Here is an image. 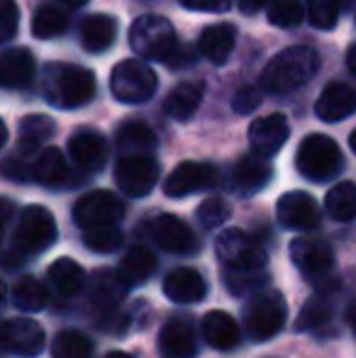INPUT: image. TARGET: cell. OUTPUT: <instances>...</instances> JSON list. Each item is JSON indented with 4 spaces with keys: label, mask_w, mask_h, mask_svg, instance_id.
Returning a JSON list of instances; mask_svg holds the SVG:
<instances>
[{
    "label": "cell",
    "mask_w": 356,
    "mask_h": 358,
    "mask_svg": "<svg viewBox=\"0 0 356 358\" xmlns=\"http://www.w3.org/2000/svg\"><path fill=\"white\" fill-rule=\"evenodd\" d=\"M234 39H237V29H234L229 22L208 24V27L200 32L198 52L203 54L208 62L225 64L234 49Z\"/></svg>",
    "instance_id": "23"
},
{
    "label": "cell",
    "mask_w": 356,
    "mask_h": 358,
    "mask_svg": "<svg viewBox=\"0 0 356 358\" xmlns=\"http://www.w3.org/2000/svg\"><path fill=\"white\" fill-rule=\"evenodd\" d=\"M52 356L54 358H90L93 356V344L88 336H83L81 331L66 329L62 334H57L52 344Z\"/></svg>",
    "instance_id": "37"
},
{
    "label": "cell",
    "mask_w": 356,
    "mask_h": 358,
    "mask_svg": "<svg viewBox=\"0 0 356 358\" xmlns=\"http://www.w3.org/2000/svg\"><path fill=\"white\" fill-rule=\"evenodd\" d=\"M271 176H273V169L266 161V156L262 154H249V156H242L237 161L232 171V183L237 188V193L242 195H254L259 190H264L269 185Z\"/></svg>",
    "instance_id": "20"
},
{
    "label": "cell",
    "mask_w": 356,
    "mask_h": 358,
    "mask_svg": "<svg viewBox=\"0 0 356 358\" xmlns=\"http://www.w3.org/2000/svg\"><path fill=\"white\" fill-rule=\"evenodd\" d=\"M69 164L57 146H47L32 161V178L47 188H62L69 183Z\"/></svg>",
    "instance_id": "26"
},
{
    "label": "cell",
    "mask_w": 356,
    "mask_h": 358,
    "mask_svg": "<svg viewBox=\"0 0 356 358\" xmlns=\"http://www.w3.org/2000/svg\"><path fill=\"white\" fill-rule=\"evenodd\" d=\"M159 88V76L147 62L124 59L110 73V90L120 103L142 105L154 98Z\"/></svg>",
    "instance_id": "5"
},
{
    "label": "cell",
    "mask_w": 356,
    "mask_h": 358,
    "mask_svg": "<svg viewBox=\"0 0 356 358\" xmlns=\"http://www.w3.org/2000/svg\"><path fill=\"white\" fill-rule=\"evenodd\" d=\"M203 95H205L203 80H183V83H178L176 88L166 95V100H164V113L171 120L185 122V120L200 108Z\"/></svg>",
    "instance_id": "25"
},
{
    "label": "cell",
    "mask_w": 356,
    "mask_h": 358,
    "mask_svg": "<svg viewBox=\"0 0 356 358\" xmlns=\"http://www.w3.org/2000/svg\"><path fill=\"white\" fill-rule=\"evenodd\" d=\"M118 149L120 156H134V154H152L157 149V134L144 122H124L118 129Z\"/></svg>",
    "instance_id": "29"
},
{
    "label": "cell",
    "mask_w": 356,
    "mask_h": 358,
    "mask_svg": "<svg viewBox=\"0 0 356 358\" xmlns=\"http://www.w3.org/2000/svg\"><path fill=\"white\" fill-rule=\"evenodd\" d=\"M20 22V10L15 5V0H0V39L10 42L17 32Z\"/></svg>",
    "instance_id": "42"
},
{
    "label": "cell",
    "mask_w": 356,
    "mask_h": 358,
    "mask_svg": "<svg viewBox=\"0 0 356 358\" xmlns=\"http://www.w3.org/2000/svg\"><path fill=\"white\" fill-rule=\"evenodd\" d=\"M218 180V171L215 166L203 164V161H183L171 171L166 180H164V193L169 198H185L190 193H198Z\"/></svg>",
    "instance_id": "14"
},
{
    "label": "cell",
    "mask_w": 356,
    "mask_h": 358,
    "mask_svg": "<svg viewBox=\"0 0 356 358\" xmlns=\"http://www.w3.org/2000/svg\"><path fill=\"white\" fill-rule=\"evenodd\" d=\"M203 336L213 349L229 351L239 344V324L232 315L222 310H213L203 320Z\"/></svg>",
    "instance_id": "27"
},
{
    "label": "cell",
    "mask_w": 356,
    "mask_h": 358,
    "mask_svg": "<svg viewBox=\"0 0 356 358\" xmlns=\"http://www.w3.org/2000/svg\"><path fill=\"white\" fill-rule=\"evenodd\" d=\"M290 261L300 271L305 280L318 283L320 287H329L327 280L334 271V251L325 239L318 236H298L290 241Z\"/></svg>",
    "instance_id": "8"
},
{
    "label": "cell",
    "mask_w": 356,
    "mask_h": 358,
    "mask_svg": "<svg viewBox=\"0 0 356 358\" xmlns=\"http://www.w3.org/2000/svg\"><path fill=\"white\" fill-rule=\"evenodd\" d=\"M337 3H339V8H342V13H344V10L352 8V5L356 3V0H337Z\"/></svg>",
    "instance_id": "52"
},
{
    "label": "cell",
    "mask_w": 356,
    "mask_h": 358,
    "mask_svg": "<svg viewBox=\"0 0 356 358\" xmlns=\"http://www.w3.org/2000/svg\"><path fill=\"white\" fill-rule=\"evenodd\" d=\"M3 173L8 176L10 180H34L32 178V164H27V161L20 159V156H10V159H5Z\"/></svg>",
    "instance_id": "44"
},
{
    "label": "cell",
    "mask_w": 356,
    "mask_h": 358,
    "mask_svg": "<svg viewBox=\"0 0 356 358\" xmlns=\"http://www.w3.org/2000/svg\"><path fill=\"white\" fill-rule=\"evenodd\" d=\"M34 78V57L24 47H10L0 57V83L8 90L24 88Z\"/></svg>",
    "instance_id": "21"
},
{
    "label": "cell",
    "mask_w": 356,
    "mask_h": 358,
    "mask_svg": "<svg viewBox=\"0 0 356 358\" xmlns=\"http://www.w3.org/2000/svg\"><path fill=\"white\" fill-rule=\"evenodd\" d=\"M347 66H349V71L356 76V44L347 52Z\"/></svg>",
    "instance_id": "48"
},
{
    "label": "cell",
    "mask_w": 356,
    "mask_h": 358,
    "mask_svg": "<svg viewBox=\"0 0 356 358\" xmlns=\"http://www.w3.org/2000/svg\"><path fill=\"white\" fill-rule=\"evenodd\" d=\"M208 292V285H205V278L193 268H176L166 275L164 280V295L171 302H178V305H193V302H200Z\"/></svg>",
    "instance_id": "22"
},
{
    "label": "cell",
    "mask_w": 356,
    "mask_h": 358,
    "mask_svg": "<svg viewBox=\"0 0 356 358\" xmlns=\"http://www.w3.org/2000/svg\"><path fill=\"white\" fill-rule=\"evenodd\" d=\"M157 271V256L149 246L134 244L127 249V254L120 259L118 266V275L124 280L127 285H139L144 280L152 278V273Z\"/></svg>",
    "instance_id": "28"
},
{
    "label": "cell",
    "mask_w": 356,
    "mask_h": 358,
    "mask_svg": "<svg viewBox=\"0 0 356 358\" xmlns=\"http://www.w3.org/2000/svg\"><path fill=\"white\" fill-rule=\"evenodd\" d=\"M315 113L322 122H342L344 117L356 113V90L349 83L334 80L320 93Z\"/></svg>",
    "instance_id": "19"
},
{
    "label": "cell",
    "mask_w": 356,
    "mask_h": 358,
    "mask_svg": "<svg viewBox=\"0 0 356 358\" xmlns=\"http://www.w3.org/2000/svg\"><path fill=\"white\" fill-rule=\"evenodd\" d=\"M108 142L100 132L95 129H78V132L71 134L69 139V154H71V161L86 173H98L100 169L108 161Z\"/></svg>",
    "instance_id": "18"
},
{
    "label": "cell",
    "mask_w": 356,
    "mask_h": 358,
    "mask_svg": "<svg viewBox=\"0 0 356 358\" xmlns=\"http://www.w3.org/2000/svg\"><path fill=\"white\" fill-rule=\"evenodd\" d=\"M329 287H320L318 295H313L308 302L303 305L300 310L298 320H295V329L298 331H313V329H320L329 322L334 312V305H332V295H329Z\"/></svg>",
    "instance_id": "30"
},
{
    "label": "cell",
    "mask_w": 356,
    "mask_h": 358,
    "mask_svg": "<svg viewBox=\"0 0 356 358\" xmlns=\"http://www.w3.org/2000/svg\"><path fill=\"white\" fill-rule=\"evenodd\" d=\"M229 220V205L222 198L213 195V198H205L198 208V222L203 229H218L225 222Z\"/></svg>",
    "instance_id": "41"
},
{
    "label": "cell",
    "mask_w": 356,
    "mask_h": 358,
    "mask_svg": "<svg viewBox=\"0 0 356 358\" xmlns=\"http://www.w3.org/2000/svg\"><path fill=\"white\" fill-rule=\"evenodd\" d=\"M49 280H52V285L57 287L64 297H73L86 285V271L73 259L64 256V259H57L49 266Z\"/></svg>",
    "instance_id": "31"
},
{
    "label": "cell",
    "mask_w": 356,
    "mask_h": 358,
    "mask_svg": "<svg viewBox=\"0 0 356 358\" xmlns=\"http://www.w3.org/2000/svg\"><path fill=\"white\" fill-rule=\"evenodd\" d=\"M262 105V93H259L254 85H247V88H239L234 93V100H232V108L234 113L239 115H252L254 110Z\"/></svg>",
    "instance_id": "43"
},
{
    "label": "cell",
    "mask_w": 356,
    "mask_h": 358,
    "mask_svg": "<svg viewBox=\"0 0 356 358\" xmlns=\"http://www.w3.org/2000/svg\"><path fill=\"white\" fill-rule=\"evenodd\" d=\"M318 52L313 47H305V44H295V47L276 54L266 64V69L262 71V88L276 95L298 90L318 73Z\"/></svg>",
    "instance_id": "2"
},
{
    "label": "cell",
    "mask_w": 356,
    "mask_h": 358,
    "mask_svg": "<svg viewBox=\"0 0 356 358\" xmlns=\"http://www.w3.org/2000/svg\"><path fill=\"white\" fill-rule=\"evenodd\" d=\"M159 354L162 358H195L198 354V331L190 317H171L159 331Z\"/></svg>",
    "instance_id": "15"
},
{
    "label": "cell",
    "mask_w": 356,
    "mask_h": 358,
    "mask_svg": "<svg viewBox=\"0 0 356 358\" xmlns=\"http://www.w3.org/2000/svg\"><path fill=\"white\" fill-rule=\"evenodd\" d=\"M124 217V203L110 190H90L73 205V222L83 229L98 224H118Z\"/></svg>",
    "instance_id": "11"
},
{
    "label": "cell",
    "mask_w": 356,
    "mask_h": 358,
    "mask_svg": "<svg viewBox=\"0 0 356 358\" xmlns=\"http://www.w3.org/2000/svg\"><path fill=\"white\" fill-rule=\"evenodd\" d=\"M13 302L24 312H39L47 307L49 302V290L34 275H22L17 283L13 285Z\"/></svg>",
    "instance_id": "33"
},
{
    "label": "cell",
    "mask_w": 356,
    "mask_h": 358,
    "mask_svg": "<svg viewBox=\"0 0 356 358\" xmlns=\"http://www.w3.org/2000/svg\"><path fill=\"white\" fill-rule=\"evenodd\" d=\"M347 320H349V327H352V331H354V336H356V305L349 307V312H347Z\"/></svg>",
    "instance_id": "49"
},
{
    "label": "cell",
    "mask_w": 356,
    "mask_h": 358,
    "mask_svg": "<svg viewBox=\"0 0 356 358\" xmlns=\"http://www.w3.org/2000/svg\"><path fill=\"white\" fill-rule=\"evenodd\" d=\"M295 169L303 178L315 180V183H327V180L337 178L342 173V149L327 134H308L298 146Z\"/></svg>",
    "instance_id": "3"
},
{
    "label": "cell",
    "mask_w": 356,
    "mask_h": 358,
    "mask_svg": "<svg viewBox=\"0 0 356 358\" xmlns=\"http://www.w3.org/2000/svg\"><path fill=\"white\" fill-rule=\"evenodd\" d=\"M44 329L29 317H13L3 324V349L20 358H34L44 349Z\"/></svg>",
    "instance_id": "13"
},
{
    "label": "cell",
    "mask_w": 356,
    "mask_h": 358,
    "mask_svg": "<svg viewBox=\"0 0 356 358\" xmlns=\"http://www.w3.org/2000/svg\"><path fill=\"white\" fill-rule=\"evenodd\" d=\"M59 229L57 220L42 205H29L24 208L17 217V227H15V251H17L22 259L32 254H42L49 246L57 241Z\"/></svg>",
    "instance_id": "6"
},
{
    "label": "cell",
    "mask_w": 356,
    "mask_h": 358,
    "mask_svg": "<svg viewBox=\"0 0 356 358\" xmlns=\"http://www.w3.org/2000/svg\"><path fill=\"white\" fill-rule=\"evenodd\" d=\"M83 244L95 254H113L122 246V231L118 224H98L83 229Z\"/></svg>",
    "instance_id": "36"
},
{
    "label": "cell",
    "mask_w": 356,
    "mask_h": 358,
    "mask_svg": "<svg viewBox=\"0 0 356 358\" xmlns=\"http://www.w3.org/2000/svg\"><path fill=\"white\" fill-rule=\"evenodd\" d=\"M69 27V17L57 5H42L32 17V34L37 39H54Z\"/></svg>",
    "instance_id": "35"
},
{
    "label": "cell",
    "mask_w": 356,
    "mask_h": 358,
    "mask_svg": "<svg viewBox=\"0 0 356 358\" xmlns=\"http://www.w3.org/2000/svg\"><path fill=\"white\" fill-rule=\"evenodd\" d=\"M178 44L176 29L162 15H142L129 27V47L139 59H147V62L166 64Z\"/></svg>",
    "instance_id": "4"
},
{
    "label": "cell",
    "mask_w": 356,
    "mask_h": 358,
    "mask_svg": "<svg viewBox=\"0 0 356 358\" xmlns=\"http://www.w3.org/2000/svg\"><path fill=\"white\" fill-rule=\"evenodd\" d=\"M193 59H195L193 49L183 47V44H178V49L171 54V59L166 62V66L169 69H185V66H190V64H193Z\"/></svg>",
    "instance_id": "46"
},
{
    "label": "cell",
    "mask_w": 356,
    "mask_h": 358,
    "mask_svg": "<svg viewBox=\"0 0 356 358\" xmlns=\"http://www.w3.org/2000/svg\"><path fill=\"white\" fill-rule=\"evenodd\" d=\"M105 358H134L132 354H127V351H110Z\"/></svg>",
    "instance_id": "50"
},
{
    "label": "cell",
    "mask_w": 356,
    "mask_h": 358,
    "mask_svg": "<svg viewBox=\"0 0 356 358\" xmlns=\"http://www.w3.org/2000/svg\"><path fill=\"white\" fill-rule=\"evenodd\" d=\"M305 5H308L310 22L318 29H332L342 13L337 0H305Z\"/></svg>",
    "instance_id": "40"
},
{
    "label": "cell",
    "mask_w": 356,
    "mask_h": 358,
    "mask_svg": "<svg viewBox=\"0 0 356 358\" xmlns=\"http://www.w3.org/2000/svg\"><path fill=\"white\" fill-rule=\"evenodd\" d=\"M305 8L308 5L303 0H271L269 3V22L276 24V27H298L305 17Z\"/></svg>",
    "instance_id": "38"
},
{
    "label": "cell",
    "mask_w": 356,
    "mask_h": 358,
    "mask_svg": "<svg viewBox=\"0 0 356 358\" xmlns=\"http://www.w3.org/2000/svg\"><path fill=\"white\" fill-rule=\"evenodd\" d=\"M349 149H352L354 154H356V129H354L352 134H349Z\"/></svg>",
    "instance_id": "53"
},
{
    "label": "cell",
    "mask_w": 356,
    "mask_h": 358,
    "mask_svg": "<svg viewBox=\"0 0 356 358\" xmlns=\"http://www.w3.org/2000/svg\"><path fill=\"white\" fill-rule=\"evenodd\" d=\"M288 120L280 113L266 115V117H259L249 124V146H252L254 154L262 156H273L283 149V144L288 142Z\"/></svg>",
    "instance_id": "17"
},
{
    "label": "cell",
    "mask_w": 356,
    "mask_h": 358,
    "mask_svg": "<svg viewBox=\"0 0 356 358\" xmlns=\"http://www.w3.org/2000/svg\"><path fill=\"white\" fill-rule=\"evenodd\" d=\"M39 88L49 105L59 110L83 108L95 95V76L93 71L76 64L54 62L47 64L39 78Z\"/></svg>",
    "instance_id": "1"
},
{
    "label": "cell",
    "mask_w": 356,
    "mask_h": 358,
    "mask_svg": "<svg viewBox=\"0 0 356 358\" xmlns=\"http://www.w3.org/2000/svg\"><path fill=\"white\" fill-rule=\"evenodd\" d=\"M325 208H327V215L337 222L356 220V183L342 180L334 185L325 198Z\"/></svg>",
    "instance_id": "34"
},
{
    "label": "cell",
    "mask_w": 356,
    "mask_h": 358,
    "mask_svg": "<svg viewBox=\"0 0 356 358\" xmlns=\"http://www.w3.org/2000/svg\"><path fill=\"white\" fill-rule=\"evenodd\" d=\"M180 5L198 13H227L232 10V0H180Z\"/></svg>",
    "instance_id": "45"
},
{
    "label": "cell",
    "mask_w": 356,
    "mask_h": 358,
    "mask_svg": "<svg viewBox=\"0 0 356 358\" xmlns=\"http://www.w3.org/2000/svg\"><path fill=\"white\" fill-rule=\"evenodd\" d=\"M152 239L164 251L178 256H188L198 249V239H195L193 229L176 215H159L152 222Z\"/></svg>",
    "instance_id": "16"
},
{
    "label": "cell",
    "mask_w": 356,
    "mask_h": 358,
    "mask_svg": "<svg viewBox=\"0 0 356 358\" xmlns=\"http://www.w3.org/2000/svg\"><path fill=\"white\" fill-rule=\"evenodd\" d=\"M271 0H237V5H239V10H242L244 15H254V13H259V10L264 8V5H269Z\"/></svg>",
    "instance_id": "47"
},
{
    "label": "cell",
    "mask_w": 356,
    "mask_h": 358,
    "mask_svg": "<svg viewBox=\"0 0 356 358\" xmlns=\"http://www.w3.org/2000/svg\"><path fill=\"white\" fill-rule=\"evenodd\" d=\"M54 132H57V122L52 117H47V115H27L20 122V149L24 154H29V151L39 149L44 142H49L54 137Z\"/></svg>",
    "instance_id": "32"
},
{
    "label": "cell",
    "mask_w": 356,
    "mask_h": 358,
    "mask_svg": "<svg viewBox=\"0 0 356 358\" xmlns=\"http://www.w3.org/2000/svg\"><path fill=\"white\" fill-rule=\"evenodd\" d=\"M159 161L152 154L120 156L115 166V183L129 198H144L154 190L159 180Z\"/></svg>",
    "instance_id": "10"
},
{
    "label": "cell",
    "mask_w": 356,
    "mask_h": 358,
    "mask_svg": "<svg viewBox=\"0 0 356 358\" xmlns=\"http://www.w3.org/2000/svg\"><path fill=\"white\" fill-rule=\"evenodd\" d=\"M269 280L266 268L264 271H237V268H225V283L229 292L234 295H247V292L259 290Z\"/></svg>",
    "instance_id": "39"
},
{
    "label": "cell",
    "mask_w": 356,
    "mask_h": 358,
    "mask_svg": "<svg viewBox=\"0 0 356 358\" xmlns=\"http://www.w3.org/2000/svg\"><path fill=\"white\" fill-rule=\"evenodd\" d=\"M276 217H278L280 227L293 231H313L322 222V215H320L315 198L303 193V190H293V193L280 195L278 205H276Z\"/></svg>",
    "instance_id": "12"
},
{
    "label": "cell",
    "mask_w": 356,
    "mask_h": 358,
    "mask_svg": "<svg viewBox=\"0 0 356 358\" xmlns=\"http://www.w3.org/2000/svg\"><path fill=\"white\" fill-rule=\"evenodd\" d=\"M215 254L225 264V268H237V271H264L269 264V256L257 239L242 229H222L215 241Z\"/></svg>",
    "instance_id": "9"
},
{
    "label": "cell",
    "mask_w": 356,
    "mask_h": 358,
    "mask_svg": "<svg viewBox=\"0 0 356 358\" xmlns=\"http://www.w3.org/2000/svg\"><path fill=\"white\" fill-rule=\"evenodd\" d=\"M118 37V20L105 13L88 15L81 22V44L90 54L108 52Z\"/></svg>",
    "instance_id": "24"
},
{
    "label": "cell",
    "mask_w": 356,
    "mask_h": 358,
    "mask_svg": "<svg viewBox=\"0 0 356 358\" xmlns=\"http://www.w3.org/2000/svg\"><path fill=\"white\" fill-rule=\"evenodd\" d=\"M288 307L278 290H262L244 307V327L254 341H266L276 336L285 324Z\"/></svg>",
    "instance_id": "7"
},
{
    "label": "cell",
    "mask_w": 356,
    "mask_h": 358,
    "mask_svg": "<svg viewBox=\"0 0 356 358\" xmlns=\"http://www.w3.org/2000/svg\"><path fill=\"white\" fill-rule=\"evenodd\" d=\"M62 3H66L69 8H81V5H86L88 0H62Z\"/></svg>",
    "instance_id": "51"
}]
</instances>
